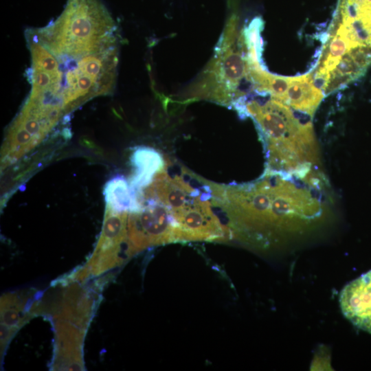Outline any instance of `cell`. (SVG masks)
Here are the masks:
<instances>
[{"label": "cell", "instance_id": "9c48e42d", "mask_svg": "<svg viewBox=\"0 0 371 371\" xmlns=\"http://www.w3.org/2000/svg\"><path fill=\"white\" fill-rule=\"evenodd\" d=\"M107 207L115 213L136 212L142 207L129 181L122 175H117L105 184L103 192Z\"/></svg>", "mask_w": 371, "mask_h": 371}, {"label": "cell", "instance_id": "52a82bcc", "mask_svg": "<svg viewBox=\"0 0 371 371\" xmlns=\"http://www.w3.org/2000/svg\"><path fill=\"white\" fill-rule=\"evenodd\" d=\"M339 303L342 313L354 326L371 333V270L344 287Z\"/></svg>", "mask_w": 371, "mask_h": 371}, {"label": "cell", "instance_id": "5b68a950", "mask_svg": "<svg viewBox=\"0 0 371 371\" xmlns=\"http://www.w3.org/2000/svg\"><path fill=\"white\" fill-rule=\"evenodd\" d=\"M261 50L251 48L247 53L249 80L252 89L288 106L313 116L325 95L315 84L311 72L296 76L270 73L260 63Z\"/></svg>", "mask_w": 371, "mask_h": 371}, {"label": "cell", "instance_id": "277c9868", "mask_svg": "<svg viewBox=\"0 0 371 371\" xmlns=\"http://www.w3.org/2000/svg\"><path fill=\"white\" fill-rule=\"evenodd\" d=\"M241 115L254 119L265 139L268 143L271 156L280 147L289 150L292 157H298L300 146H312L314 142L313 127L311 122L302 123L287 105L271 98L261 104L246 95L238 99L233 106Z\"/></svg>", "mask_w": 371, "mask_h": 371}, {"label": "cell", "instance_id": "8992f818", "mask_svg": "<svg viewBox=\"0 0 371 371\" xmlns=\"http://www.w3.org/2000/svg\"><path fill=\"white\" fill-rule=\"evenodd\" d=\"M129 213L127 235L131 254L148 246L181 241L172 213L157 200L144 199L139 211Z\"/></svg>", "mask_w": 371, "mask_h": 371}, {"label": "cell", "instance_id": "6da1fadb", "mask_svg": "<svg viewBox=\"0 0 371 371\" xmlns=\"http://www.w3.org/2000/svg\"><path fill=\"white\" fill-rule=\"evenodd\" d=\"M318 63L328 72L368 71L371 66V0H337Z\"/></svg>", "mask_w": 371, "mask_h": 371}, {"label": "cell", "instance_id": "ba28073f", "mask_svg": "<svg viewBox=\"0 0 371 371\" xmlns=\"http://www.w3.org/2000/svg\"><path fill=\"white\" fill-rule=\"evenodd\" d=\"M133 173L128 181L133 190L142 202L143 190L165 169L166 161L163 155L148 146L135 147L130 157Z\"/></svg>", "mask_w": 371, "mask_h": 371}, {"label": "cell", "instance_id": "7a4b0ae2", "mask_svg": "<svg viewBox=\"0 0 371 371\" xmlns=\"http://www.w3.org/2000/svg\"><path fill=\"white\" fill-rule=\"evenodd\" d=\"M34 31L52 52L71 56L95 51L117 38V27L100 0H68L55 21Z\"/></svg>", "mask_w": 371, "mask_h": 371}, {"label": "cell", "instance_id": "3957f363", "mask_svg": "<svg viewBox=\"0 0 371 371\" xmlns=\"http://www.w3.org/2000/svg\"><path fill=\"white\" fill-rule=\"evenodd\" d=\"M238 17L233 14L216 48L212 62L196 84L195 98H206L232 106L246 95L240 89L249 80V66L244 34L237 30Z\"/></svg>", "mask_w": 371, "mask_h": 371}]
</instances>
